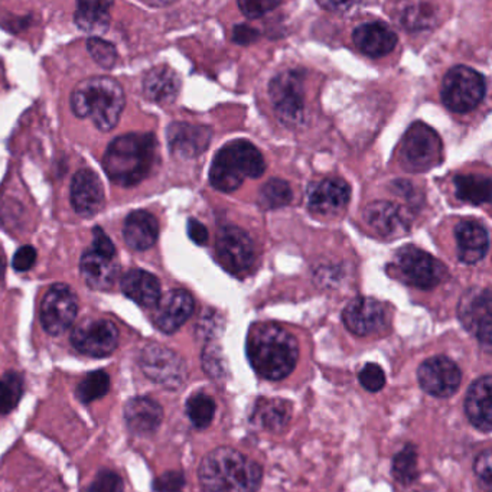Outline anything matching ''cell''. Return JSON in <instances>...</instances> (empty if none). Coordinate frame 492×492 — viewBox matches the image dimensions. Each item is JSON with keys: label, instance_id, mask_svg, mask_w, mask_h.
<instances>
[{"label": "cell", "instance_id": "6da1fadb", "mask_svg": "<svg viewBox=\"0 0 492 492\" xmlns=\"http://www.w3.org/2000/svg\"><path fill=\"white\" fill-rule=\"evenodd\" d=\"M247 357L253 370L266 380L285 379L295 370L300 346L291 332L279 325H255L247 336Z\"/></svg>", "mask_w": 492, "mask_h": 492}, {"label": "cell", "instance_id": "7a4b0ae2", "mask_svg": "<svg viewBox=\"0 0 492 492\" xmlns=\"http://www.w3.org/2000/svg\"><path fill=\"white\" fill-rule=\"evenodd\" d=\"M157 162V138L152 133H128L110 143L103 166L117 185L135 186L152 174Z\"/></svg>", "mask_w": 492, "mask_h": 492}, {"label": "cell", "instance_id": "3957f363", "mask_svg": "<svg viewBox=\"0 0 492 492\" xmlns=\"http://www.w3.org/2000/svg\"><path fill=\"white\" fill-rule=\"evenodd\" d=\"M262 468L231 448H217L198 470L204 492H255L262 484Z\"/></svg>", "mask_w": 492, "mask_h": 492}, {"label": "cell", "instance_id": "277c9868", "mask_svg": "<svg viewBox=\"0 0 492 492\" xmlns=\"http://www.w3.org/2000/svg\"><path fill=\"white\" fill-rule=\"evenodd\" d=\"M124 92L112 77H92L81 81L71 94V109L80 119L90 117L95 128L113 130L123 113Z\"/></svg>", "mask_w": 492, "mask_h": 492}, {"label": "cell", "instance_id": "5b68a950", "mask_svg": "<svg viewBox=\"0 0 492 492\" xmlns=\"http://www.w3.org/2000/svg\"><path fill=\"white\" fill-rule=\"evenodd\" d=\"M266 169L260 150L247 140H234L219 150L210 169V183L221 192L238 190L246 179L259 178Z\"/></svg>", "mask_w": 492, "mask_h": 492}, {"label": "cell", "instance_id": "8992f818", "mask_svg": "<svg viewBox=\"0 0 492 492\" xmlns=\"http://www.w3.org/2000/svg\"><path fill=\"white\" fill-rule=\"evenodd\" d=\"M401 165L408 172L431 171L443 161V145L438 131L424 121H416L406 131L400 147Z\"/></svg>", "mask_w": 492, "mask_h": 492}, {"label": "cell", "instance_id": "52a82bcc", "mask_svg": "<svg viewBox=\"0 0 492 492\" xmlns=\"http://www.w3.org/2000/svg\"><path fill=\"white\" fill-rule=\"evenodd\" d=\"M485 90L482 74L470 67H453L442 83V102L451 112L468 113L484 100Z\"/></svg>", "mask_w": 492, "mask_h": 492}, {"label": "cell", "instance_id": "ba28073f", "mask_svg": "<svg viewBox=\"0 0 492 492\" xmlns=\"http://www.w3.org/2000/svg\"><path fill=\"white\" fill-rule=\"evenodd\" d=\"M305 73L300 69H288L279 74L270 83V99L282 123L298 126L303 119Z\"/></svg>", "mask_w": 492, "mask_h": 492}, {"label": "cell", "instance_id": "9c48e42d", "mask_svg": "<svg viewBox=\"0 0 492 492\" xmlns=\"http://www.w3.org/2000/svg\"><path fill=\"white\" fill-rule=\"evenodd\" d=\"M396 266L407 283L425 291L436 288L446 276L443 263L415 246H405L398 250Z\"/></svg>", "mask_w": 492, "mask_h": 492}, {"label": "cell", "instance_id": "30bf717a", "mask_svg": "<svg viewBox=\"0 0 492 492\" xmlns=\"http://www.w3.org/2000/svg\"><path fill=\"white\" fill-rule=\"evenodd\" d=\"M139 362L148 379L166 389H178L185 383L188 374L185 362L166 346L149 344L140 353Z\"/></svg>", "mask_w": 492, "mask_h": 492}, {"label": "cell", "instance_id": "8fae6325", "mask_svg": "<svg viewBox=\"0 0 492 492\" xmlns=\"http://www.w3.org/2000/svg\"><path fill=\"white\" fill-rule=\"evenodd\" d=\"M78 300L71 288L62 283L51 286L40 302V324L49 335H61L76 321Z\"/></svg>", "mask_w": 492, "mask_h": 492}, {"label": "cell", "instance_id": "7c38bea8", "mask_svg": "<svg viewBox=\"0 0 492 492\" xmlns=\"http://www.w3.org/2000/svg\"><path fill=\"white\" fill-rule=\"evenodd\" d=\"M217 257L224 269L240 276L255 264V243L246 231L237 227H223L217 236Z\"/></svg>", "mask_w": 492, "mask_h": 492}, {"label": "cell", "instance_id": "4fadbf2b", "mask_svg": "<svg viewBox=\"0 0 492 492\" xmlns=\"http://www.w3.org/2000/svg\"><path fill=\"white\" fill-rule=\"evenodd\" d=\"M491 291L472 289L461 300L458 317L468 331L477 336L487 353L492 345Z\"/></svg>", "mask_w": 492, "mask_h": 492}, {"label": "cell", "instance_id": "5bb4252c", "mask_svg": "<svg viewBox=\"0 0 492 492\" xmlns=\"http://www.w3.org/2000/svg\"><path fill=\"white\" fill-rule=\"evenodd\" d=\"M71 344L88 357H109L119 344V331L116 325L107 319H87L73 329Z\"/></svg>", "mask_w": 492, "mask_h": 492}, {"label": "cell", "instance_id": "9a60e30c", "mask_svg": "<svg viewBox=\"0 0 492 492\" xmlns=\"http://www.w3.org/2000/svg\"><path fill=\"white\" fill-rule=\"evenodd\" d=\"M417 380L427 394L434 398H448L460 389L462 374L452 360L438 355L420 364Z\"/></svg>", "mask_w": 492, "mask_h": 492}, {"label": "cell", "instance_id": "2e32d148", "mask_svg": "<svg viewBox=\"0 0 492 492\" xmlns=\"http://www.w3.org/2000/svg\"><path fill=\"white\" fill-rule=\"evenodd\" d=\"M344 324L358 336H369L381 331L387 322L383 303L372 298H355L343 312Z\"/></svg>", "mask_w": 492, "mask_h": 492}, {"label": "cell", "instance_id": "e0dca14e", "mask_svg": "<svg viewBox=\"0 0 492 492\" xmlns=\"http://www.w3.org/2000/svg\"><path fill=\"white\" fill-rule=\"evenodd\" d=\"M195 302L191 293L183 289H174L161 296L155 309L154 322L165 334L178 331L193 314Z\"/></svg>", "mask_w": 492, "mask_h": 492}, {"label": "cell", "instance_id": "ac0fdd59", "mask_svg": "<svg viewBox=\"0 0 492 492\" xmlns=\"http://www.w3.org/2000/svg\"><path fill=\"white\" fill-rule=\"evenodd\" d=\"M71 204L78 216L94 217L104 207L102 179L92 169H80L71 183Z\"/></svg>", "mask_w": 492, "mask_h": 492}, {"label": "cell", "instance_id": "d6986e66", "mask_svg": "<svg viewBox=\"0 0 492 492\" xmlns=\"http://www.w3.org/2000/svg\"><path fill=\"white\" fill-rule=\"evenodd\" d=\"M172 155L181 159H193L204 154L211 142L212 131L207 126L172 123L166 131Z\"/></svg>", "mask_w": 492, "mask_h": 492}, {"label": "cell", "instance_id": "ffe728a7", "mask_svg": "<svg viewBox=\"0 0 492 492\" xmlns=\"http://www.w3.org/2000/svg\"><path fill=\"white\" fill-rule=\"evenodd\" d=\"M351 188L339 178L322 179L312 183L308 190V205L310 211L329 216L341 211L350 202Z\"/></svg>", "mask_w": 492, "mask_h": 492}, {"label": "cell", "instance_id": "44dd1931", "mask_svg": "<svg viewBox=\"0 0 492 492\" xmlns=\"http://www.w3.org/2000/svg\"><path fill=\"white\" fill-rule=\"evenodd\" d=\"M465 413L470 425L478 431L491 434L492 431V380L484 376L475 380L468 390Z\"/></svg>", "mask_w": 492, "mask_h": 492}, {"label": "cell", "instance_id": "7402d4cb", "mask_svg": "<svg viewBox=\"0 0 492 492\" xmlns=\"http://www.w3.org/2000/svg\"><path fill=\"white\" fill-rule=\"evenodd\" d=\"M458 255L465 264L481 262L489 250L488 230L475 219H463L455 230Z\"/></svg>", "mask_w": 492, "mask_h": 492}, {"label": "cell", "instance_id": "603a6c76", "mask_svg": "<svg viewBox=\"0 0 492 492\" xmlns=\"http://www.w3.org/2000/svg\"><path fill=\"white\" fill-rule=\"evenodd\" d=\"M124 420L133 434H152L164 420V408L154 398H133L124 407Z\"/></svg>", "mask_w": 492, "mask_h": 492}, {"label": "cell", "instance_id": "cb8c5ba5", "mask_svg": "<svg viewBox=\"0 0 492 492\" xmlns=\"http://www.w3.org/2000/svg\"><path fill=\"white\" fill-rule=\"evenodd\" d=\"M365 223L383 237H398L407 231V219L403 217L398 205L389 201H376L367 205L364 211Z\"/></svg>", "mask_w": 492, "mask_h": 492}, {"label": "cell", "instance_id": "d4e9b609", "mask_svg": "<svg viewBox=\"0 0 492 492\" xmlns=\"http://www.w3.org/2000/svg\"><path fill=\"white\" fill-rule=\"evenodd\" d=\"M355 47L372 58L390 54L398 45V35L381 22H370L358 26L353 33Z\"/></svg>", "mask_w": 492, "mask_h": 492}, {"label": "cell", "instance_id": "484cf974", "mask_svg": "<svg viewBox=\"0 0 492 492\" xmlns=\"http://www.w3.org/2000/svg\"><path fill=\"white\" fill-rule=\"evenodd\" d=\"M121 288L129 300L143 308L157 307L161 300V283L147 270L133 269L121 277Z\"/></svg>", "mask_w": 492, "mask_h": 492}, {"label": "cell", "instance_id": "4316f807", "mask_svg": "<svg viewBox=\"0 0 492 492\" xmlns=\"http://www.w3.org/2000/svg\"><path fill=\"white\" fill-rule=\"evenodd\" d=\"M123 237L131 250L145 252L152 247L159 237L157 219L148 211L130 212L124 221Z\"/></svg>", "mask_w": 492, "mask_h": 492}, {"label": "cell", "instance_id": "83f0119b", "mask_svg": "<svg viewBox=\"0 0 492 492\" xmlns=\"http://www.w3.org/2000/svg\"><path fill=\"white\" fill-rule=\"evenodd\" d=\"M181 88V78L166 66L150 69L143 80V93L150 102L169 104L174 102Z\"/></svg>", "mask_w": 492, "mask_h": 492}, {"label": "cell", "instance_id": "f1b7e54d", "mask_svg": "<svg viewBox=\"0 0 492 492\" xmlns=\"http://www.w3.org/2000/svg\"><path fill=\"white\" fill-rule=\"evenodd\" d=\"M80 272L90 288L104 291L113 285L119 267L113 259L88 250L81 255Z\"/></svg>", "mask_w": 492, "mask_h": 492}, {"label": "cell", "instance_id": "f546056e", "mask_svg": "<svg viewBox=\"0 0 492 492\" xmlns=\"http://www.w3.org/2000/svg\"><path fill=\"white\" fill-rule=\"evenodd\" d=\"M292 416V406L282 398H260L253 410L252 422L264 431L282 432Z\"/></svg>", "mask_w": 492, "mask_h": 492}, {"label": "cell", "instance_id": "4dcf8cb0", "mask_svg": "<svg viewBox=\"0 0 492 492\" xmlns=\"http://www.w3.org/2000/svg\"><path fill=\"white\" fill-rule=\"evenodd\" d=\"M112 6L113 4L106 2H80L74 15L76 23L85 32L102 35L109 30Z\"/></svg>", "mask_w": 492, "mask_h": 492}, {"label": "cell", "instance_id": "1f68e13d", "mask_svg": "<svg viewBox=\"0 0 492 492\" xmlns=\"http://www.w3.org/2000/svg\"><path fill=\"white\" fill-rule=\"evenodd\" d=\"M456 195L472 205L487 204L491 201V179L489 176L470 174L455 178Z\"/></svg>", "mask_w": 492, "mask_h": 492}, {"label": "cell", "instance_id": "d6a6232c", "mask_svg": "<svg viewBox=\"0 0 492 492\" xmlns=\"http://www.w3.org/2000/svg\"><path fill=\"white\" fill-rule=\"evenodd\" d=\"M186 415L190 417L193 426L198 429H205L211 425L212 419H214L216 403L207 394H193L186 401Z\"/></svg>", "mask_w": 492, "mask_h": 492}, {"label": "cell", "instance_id": "836d02e7", "mask_svg": "<svg viewBox=\"0 0 492 492\" xmlns=\"http://www.w3.org/2000/svg\"><path fill=\"white\" fill-rule=\"evenodd\" d=\"M293 193L291 186L282 179H270L262 186L259 193V205L264 210H277L286 207L292 201Z\"/></svg>", "mask_w": 492, "mask_h": 492}, {"label": "cell", "instance_id": "e575fe53", "mask_svg": "<svg viewBox=\"0 0 492 492\" xmlns=\"http://www.w3.org/2000/svg\"><path fill=\"white\" fill-rule=\"evenodd\" d=\"M110 376L103 370L88 372L77 387V398L81 403L88 405L92 401L99 400L109 393Z\"/></svg>", "mask_w": 492, "mask_h": 492}, {"label": "cell", "instance_id": "d590c367", "mask_svg": "<svg viewBox=\"0 0 492 492\" xmlns=\"http://www.w3.org/2000/svg\"><path fill=\"white\" fill-rule=\"evenodd\" d=\"M23 381L18 372L8 371L0 377V415H8L22 398Z\"/></svg>", "mask_w": 492, "mask_h": 492}, {"label": "cell", "instance_id": "8d00e7d4", "mask_svg": "<svg viewBox=\"0 0 492 492\" xmlns=\"http://www.w3.org/2000/svg\"><path fill=\"white\" fill-rule=\"evenodd\" d=\"M393 475L400 484H412L417 475V453L413 446H406L393 461Z\"/></svg>", "mask_w": 492, "mask_h": 492}, {"label": "cell", "instance_id": "74e56055", "mask_svg": "<svg viewBox=\"0 0 492 492\" xmlns=\"http://www.w3.org/2000/svg\"><path fill=\"white\" fill-rule=\"evenodd\" d=\"M87 49L100 67L112 68L117 61V51L113 44L99 37H93L87 40Z\"/></svg>", "mask_w": 492, "mask_h": 492}, {"label": "cell", "instance_id": "f35d334b", "mask_svg": "<svg viewBox=\"0 0 492 492\" xmlns=\"http://www.w3.org/2000/svg\"><path fill=\"white\" fill-rule=\"evenodd\" d=\"M427 8V4H417L406 9L403 22L408 30H424L427 25H431L434 11H426Z\"/></svg>", "mask_w": 492, "mask_h": 492}, {"label": "cell", "instance_id": "ab89813d", "mask_svg": "<svg viewBox=\"0 0 492 492\" xmlns=\"http://www.w3.org/2000/svg\"><path fill=\"white\" fill-rule=\"evenodd\" d=\"M358 379L365 390L372 391V393L381 390L386 384V374H384L383 369L372 362L364 365Z\"/></svg>", "mask_w": 492, "mask_h": 492}, {"label": "cell", "instance_id": "60d3db41", "mask_svg": "<svg viewBox=\"0 0 492 492\" xmlns=\"http://www.w3.org/2000/svg\"><path fill=\"white\" fill-rule=\"evenodd\" d=\"M87 492H124V484L116 472L102 470Z\"/></svg>", "mask_w": 492, "mask_h": 492}, {"label": "cell", "instance_id": "b9f144b4", "mask_svg": "<svg viewBox=\"0 0 492 492\" xmlns=\"http://www.w3.org/2000/svg\"><path fill=\"white\" fill-rule=\"evenodd\" d=\"M281 4V2H273V0H246V2H238V8L243 12V15L255 19L266 15L267 12L279 8Z\"/></svg>", "mask_w": 492, "mask_h": 492}, {"label": "cell", "instance_id": "7bdbcfd3", "mask_svg": "<svg viewBox=\"0 0 492 492\" xmlns=\"http://www.w3.org/2000/svg\"><path fill=\"white\" fill-rule=\"evenodd\" d=\"M491 451L485 449L484 452L478 455L475 461L474 470L478 479L481 482L487 491H491L492 488V465H491Z\"/></svg>", "mask_w": 492, "mask_h": 492}, {"label": "cell", "instance_id": "ee69618b", "mask_svg": "<svg viewBox=\"0 0 492 492\" xmlns=\"http://www.w3.org/2000/svg\"><path fill=\"white\" fill-rule=\"evenodd\" d=\"M185 485V479L181 472H166L155 481L157 492H181Z\"/></svg>", "mask_w": 492, "mask_h": 492}, {"label": "cell", "instance_id": "f6af8a7d", "mask_svg": "<svg viewBox=\"0 0 492 492\" xmlns=\"http://www.w3.org/2000/svg\"><path fill=\"white\" fill-rule=\"evenodd\" d=\"M95 253L109 257V259H114L116 255V247H114L113 241L110 240L104 231L100 227H95L93 230V248Z\"/></svg>", "mask_w": 492, "mask_h": 492}, {"label": "cell", "instance_id": "bcb514c9", "mask_svg": "<svg viewBox=\"0 0 492 492\" xmlns=\"http://www.w3.org/2000/svg\"><path fill=\"white\" fill-rule=\"evenodd\" d=\"M35 262H37V250L32 246H23L15 253L13 267L18 272H26L35 264Z\"/></svg>", "mask_w": 492, "mask_h": 492}, {"label": "cell", "instance_id": "7dc6e473", "mask_svg": "<svg viewBox=\"0 0 492 492\" xmlns=\"http://www.w3.org/2000/svg\"><path fill=\"white\" fill-rule=\"evenodd\" d=\"M186 230H188V236L195 245H207L210 234H208L207 227L204 224H201L197 219H191L188 221V226H186Z\"/></svg>", "mask_w": 492, "mask_h": 492}, {"label": "cell", "instance_id": "c3c4849f", "mask_svg": "<svg viewBox=\"0 0 492 492\" xmlns=\"http://www.w3.org/2000/svg\"><path fill=\"white\" fill-rule=\"evenodd\" d=\"M257 37H259V32L250 26L240 25L234 28V40L238 44H252L253 40H257Z\"/></svg>", "mask_w": 492, "mask_h": 492}, {"label": "cell", "instance_id": "681fc988", "mask_svg": "<svg viewBox=\"0 0 492 492\" xmlns=\"http://www.w3.org/2000/svg\"><path fill=\"white\" fill-rule=\"evenodd\" d=\"M318 4L321 8L328 9V11L335 12V9H339V12L345 11L354 6V4H331V2H318Z\"/></svg>", "mask_w": 492, "mask_h": 492}, {"label": "cell", "instance_id": "f907efd6", "mask_svg": "<svg viewBox=\"0 0 492 492\" xmlns=\"http://www.w3.org/2000/svg\"><path fill=\"white\" fill-rule=\"evenodd\" d=\"M4 260L0 259V277H2V274H4Z\"/></svg>", "mask_w": 492, "mask_h": 492}]
</instances>
